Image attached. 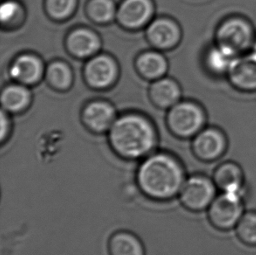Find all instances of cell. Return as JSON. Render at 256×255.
Segmentation results:
<instances>
[{
  "mask_svg": "<svg viewBox=\"0 0 256 255\" xmlns=\"http://www.w3.org/2000/svg\"><path fill=\"white\" fill-rule=\"evenodd\" d=\"M186 181L181 162L164 153L150 156L139 166L136 174L141 192L158 202L169 201L180 195Z\"/></svg>",
  "mask_w": 256,
  "mask_h": 255,
  "instance_id": "cell-1",
  "label": "cell"
},
{
  "mask_svg": "<svg viewBox=\"0 0 256 255\" xmlns=\"http://www.w3.org/2000/svg\"><path fill=\"white\" fill-rule=\"evenodd\" d=\"M110 144L122 158L138 160L152 152L156 136L149 122L138 116H126L116 122L110 131Z\"/></svg>",
  "mask_w": 256,
  "mask_h": 255,
  "instance_id": "cell-2",
  "label": "cell"
},
{
  "mask_svg": "<svg viewBox=\"0 0 256 255\" xmlns=\"http://www.w3.org/2000/svg\"><path fill=\"white\" fill-rule=\"evenodd\" d=\"M244 215L240 193L223 192L216 196L208 208V217L212 226L220 231H230L237 226Z\"/></svg>",
  "mask_w": 256,
  "mask_h": 255,
  "instance_id": "cell-3",
  "label": "cell"
},
{
  "mask_svg": "<svg viewBox=\"0 0 256 255\" xmlns=\"http://www.w3.org/2000/svg\"><path fill=\"white\" fill-rule=\"evenodd\" d=\"M253 28L240 18L224 21L217 32V46L237 56L253 48Z\"/></svg>",
  "mask_w": 256,
  "mask_h": 255,
  "instance_id": "cell-4",
  "label": "cell"
},
{
  "mask_svg": "<svg viewBox=\"0 0 256 255\" xmlns=\"http://www.w3.org/2000/svg\"><path fill=\"white\" fill-rule=\"evenodd\" d=\"M214 181L202 175L192 176L186 181L180 193V202L186 210L200 212L208 209L216 198Z\"/></svg>",
  "mask_w": 256,
  "mask_h": 255,
  "instance_id": "cell-5",
  "label": "cell"
},
{
  "mask_svg": "<svg viewBox=\"0 0 256 255\" xmlns=\"http://www.w3.org/2000/svg\"><path fill=\"white\" fill-rule=\"evenodd\" d=\"M169 122L175 134L181 138H190L203 127L204 114L195 104H178L170 112Z\"/></svg>",
  "mask_w": 256,
  "mask_h": 255,
  "instance_id": "cell-6",
  "label": "cell"
},
{
  "mask_svg": "<svg viewBox=\"0 0 256 255\" xmlns=\"http://www.w3.org/2000/svg\"><path fill=\"white\" fill-rule=\"evenodd\" d=\"M192 148L198 159L203 162H214L224 155L226 139L222 131L208 128L197 134Z\"/></svg>",
  "mask_w": 256,
  "mask_h": 255,
  "instance_id": "cell-7",
  "label": "cell"
},
{
  "mask_svg": "<svg viewBox=\"0 0 256 255\" xmlns=\"http://www.w3.org/2000/svg\"><path fill=\"white\" fill-rule=\"evenodd\" d=\"M230 80L240 90H256V59L253 56L234 60L228 70Z\"/></svg>",
  "mask_w": 256,
  "mask_h": 255,
  "instance_id": "cell-8",
  "label": "cell"
},
{
  "mask_svg": "<svg viewBox=\"0 0 256 255\" xmlns=\"http://www.w3.org/2000/svg\"><path fill=\"white\" fill-rule=\"evenodd\" d=\"M214 181L217 188L223 192L240 193L244 174L236 162H225L215 170Z\"/></svg>",
  "mask_w": 256,
  "mask_h": 255,
  "instance_id": "cell-9",
  "label": "cell"
},
{
  "mask_svg": "<svg viewBox=\"0 0 256 255\" xmlns=\"http://www.w3.org/2000/svg\"><path fill=\"white\" fill-rule=\"evenodd\" d=\"M152 6L149 0H127L122 6L119 18L128 28H138L149 20Z\"/></svg>",
  "mask_w": 256,
  "mask_h": 255,
  "instance_id": "cell-10",
  "label": "cell"
},
{
  "mask_svg": "<svg viewBox=\"0 0 256 255\" xmlns=\"http://www.w3.org/2000/svg\"><path fill=\"white\" fill-rule=\"evenodd\" d=\"M114 62L107 56H99L86 66V74L90 82L97 88L110 85L116 76Z\"/></svg>",
  "mask_w": 256,
  "mask_h": 255,
  "instance_id": "cell-11",
  "label": "cell"
},
{
  "mask_svg": "<svg viewBox=\"0 0 256 255\" xmlns=\"http://www.w3.org/2000/svg\"><path fill=\"white\" fill-rule=\"evenodd\" d=\"M108 248L110 255H146L142 242L130 232H118L112 235Z\"/></svg>",
  "mask_w": 256,
  "mask_h": 255,
  "instance_id": "cell-12",
  "label": "cell"
},
{
  "mask_svg": "<svg viewBox=\"0 0 256 255\" xmlns=\"http://www.w3.org/2000/svg\"><path fill=\"white\" fill-rule=\"evenodd\" d=\"M148 34L155 45L167 48L175 45L178 40L180 30L172 21L160 20L150 26Z\"/></svg>",
  "mask_w": 256,
  "mask_h": 255,
  "instance_id": "cell-13",
  "label": "cell"
},
{
  "mask_svg": "<svg viewBox=\"0 0 256 255\" xmlns=\"http://www.w3.org/2000/svg\"><path fill=\"white\" fill-rule=\"evenodd\" d=\"M114 110L108 104L97 102L90 105L85 111V120L93 130H107L114 121Z\"/></svg>",
  "mask_w": 256,
  "mask_h": 255,
  "instance_id": "cell-14",
  "label": "cell"
},
{
  "mask_svg": "<svg viewBox=\"0 0 256 255\" xmlns=\"http://www.w3.org/2000/svg\"><path fill=\"white\" fill-rule=\"evenodd\" d=\"M42 72V63L37 58L31 56H24L18 58L10 69L12 78L28 84L37 82Z\"/></svg>",
  "mask_w": 256,
  "mask_h": 255,
  "instance_id": "cell-15",
  "label": "cell"
},
{
  "mask_svg": "<svg viewBox=\"0 0 256 255\" xmlns=\"http://www.w3.org/2000/svg\"><path fill=\"white\" fill-rule=\"evenodd\" d=\"M70 48L76 56L84 57L96 52L99 48V40L91 32L78 30L70 37Z\"/></svg>",
  "mask_w": 256,
  "mask_h": 255,
  "instance_id": "cell-16",
  "label": "cell"
},
{
  "mask_svg": "<svg viewBox=\"0 0 256 255\" xmlns=\"http://www.w3.org/2000/svg\"><path fill=\"white\" fill-rule=\"evenodd\" d=\"M152 94L156 104L164 107L176 104L180 96L178 86L170 80H162L156 82L152 86Z\"/></svg>",
  "mask_w": 256,
  "mask_h": 255,
  "instance_id": "cell-17",
  "label": "cell"
},
{
  "mask_svg": "<svg viewBox=\"0 0 256 255\" xmlns=\"http://www.w3.org/2000/svg\"><path fill=\"white\" fill-rule=\"evenodd\" d=\"M236 56L231 52L217 46L212 49L206 56V63L211 71L216 74H223L228 72L230 66L232 65L234 60Z\"/></svg>",
  "mask_w": 256,
  "mask_h": 255,
  "instance_id": "cell-18",
  "label": "cell"
},
{
  "mask_svg": "<svg viewBox=\"0 0 256 255\" xmlns=\"http://www.w3.org/2000/svg\"><path fill=\"white\" fill-rule=\"evenodd\" d=\"M29 102L28 90L20 86L7 88L2 94V104L8 110L18 111L23 110Z\"/></svg>",
  "mask_w": 256,
  "mask_h": 255,
  "instance_id": "cell-19",
  "label": "cell"
},
{
  "mask_svg": "<svg viewBox=\"0 0 256 255\" xmlns=\"http://www.w3.org/2000/svg\"><path fill=\"white\" fill-rule=\"evenodd\" d=\"M236 234L244 245L256 246V212L244 214L236 226Z\"/></svg>",
  "mask_w": 256,
  "mask_h": 255,
  "instance_id": "cell-20",
  "label": "cell"
},
{
  "mask_svg": "<svg viewBox=\"0 0 256 255\" xmlns=\"http://www.w3.org/2000/svg\"><path fill=\"white\" fill-rule=\"evenodd\" d=\"M139 68L142 74L150 78L163 76L166 71V62L162 56L150 52L142 56L138 62Z\"/></svg>",
  "mask_w": 256,
  "mask_h": 255,
  "instance_id": "cell-21",
  "label": "cell"
},
{
  "mask_svg": "<svg viewBox=\"0 0 256 255\" xmlns=\"http://www.w3.org/2000/svg\"><path fill=\"white\" fill-rule=\"evenodd\" d=\"M50 82L60 88H66L71 82V72L68 66L62 62L54 63L48 68Z\"/></svg>",
  "mask_w": 256,
  "mask_h": 255,
  "instance_id": "cell-22",
  "label": "cell"
},
{
  "mask_svg": "<svg viewBox=\"0 0 256 255\" xmlns=\"http://www.w3.org/2000/svg\"><path fill=\"white\" fill-rule=\"evenodd\" d=\"M90 12L96 20L106 22L114 17V6L111 0H93Z\"/></svg>",
  "mask_w": 256,
  "mask_h": 255,
  "instance_id": "cell-23",
  "label": "cell"
},
{
  "mask_svg": "<svg viewBox=\"0 0 256 255\" xmlns=\"http://www.w3.org/2000/svg\"><path fill=\"white\" fill-rule=\"evenodd\" d=\"M49 12L57 18L68 17L76 6V0H48Z\"/></svg>",
  "mask_w": 256,
  "mask_h": 255,
  "instance_id": "cell-24",
  "label": "cell"
},
{
  "mask_svg": "<svg viewBox=\"0 0 256 255\" xmlns=\"http://www.w3.org/2000/svg\"><path fill=\"white\" fill-rule=\"evenodd\" d=\"M20 10V6L12 1H7L4 3L0 8V18L3 22L10 21L16 17Z\"/></svg>",
  "mask_w": 256,
  "mask_h": 255,
  "instance_id": "cell-25",
  "label": "cell"
},
{
  "mask_svg": "<svg viewBox=\"0 0 256 255\" xmlns=\"http://www.w3.org/2000/svg\"><path fill=\"white\" fill-rule=\"evenodd\" d=\"M6 128H7L6 121L4 119L3 113H2V116H1V140L2 141H3L4 138V136L6 134Z\"/></svg>",
  "mask_w": 256,
  "mask_h": 255,
  "instance_id": "cell-26",
  "label": "cell"
},
{
  "mask_svg": "<svg viewBox=\"0 0 256 255\" xmlns=\"http://www.w3.org/2000/svg\"><path fill=\"white\" fill-rule=\"evenodd\" d=\"M251 56H253L254 58H256V43H254L253 52H252V54H251Z\"/></svg>",
  "mask_w": 256,
  "mask_h": 255,
  "instance_id": "cell-27",
  "label": "cell"
}]
</instances>
